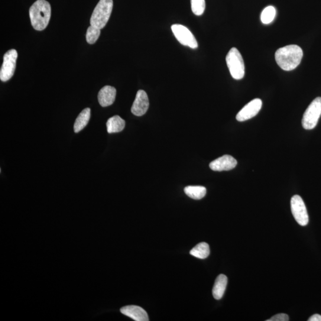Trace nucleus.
<instances>
[{"mask_svg": "<svg viewBox=\"0 0 321 321\" xmlns=\"http://www.w3.org/2000/svg\"><path fill=\"white\" fill-rule=\"evenodd\" d=\"M303 56V50L297 45L279 48L275 54V60L282 69L293 70L299 66Z\"/></svg>", "mask_w": 321, "mask_h": 321, "instance_id": "f257e3e1", "label": "nucleus"}, {"mask_svg": "<svg viewBox=\"0 0 321 321\" xmlns=\"http://www.w3.org/2000/svg\"><path fill=\"white\" fill-rule=\"evenodd\" d=\"M51 8L46 0H37L29 9L31 24L35 30L42 31L47 27L51 18Z\"/></svg>", "mask_w": 321, "mask_h": 321, "instance_id": "f03ea898", "label": "nucleus"}, {"mask_svg": "<svg viewBox=\"0 0 321 321\" xmlns=\"http://www.w3.org/2000/svg\"><path fill=\"white\" fill-rule=\"evenodd\" d=\"M113 8V0H100L90 18V25L100 29L104 28L111 16Z\"/></svg>", "mask_w": 321, "mask_h": 321, "instance_id": "7ed1b4c3", "label": "nucleus"}, {"mask_svg": "<svg viewBox=\"0 0 321 321\" xmlns=\"http://www.w3.org/2000/svg\"><path fill=\"white\" fill-rule=\"evenodd\" d=\"M226 63L233 78L236 80L243 78L245 73L244 61L241 53L236 48H232L229 51L226 56Z\"/></svg>", "mask_w": 321, "mask_h": 321, "instance_id": "20e7f679", "label": "nucleus"}, {"mask_svg": "<svg viewBox=\"0 0 321 321\" xmlns=\"http://www.w3.org/2000/svg\"><path fill=\"white\" fill-rule=\"evenodd\" d=\"M321 116V97L314 99L304 112L302 119L304 129L312 130L316 127Z\"/></svg>", "mask_w": 321, "mask_h": 321, "instance_id": "39448f33", "label": "nucleus"}, {"mask_svg": "<svg viewBox=\"0 0 321 321\" xmlns=\"http://www.w3.org/2000/svg\"><path fill=\"white\" fill-rule=\"evenodd\" d=\"M18 57V52L15 49L9 50L4 55L0 70V79L3 82H7L14 75Z\"/></svg>", "mask_w": 321, "mask_h": 321, "instance_id": "423d86ee", "label": "nucleus"}, {"mask_svg": "<svg viewBox=\"0 0 321 321\" xmlns=\"http://www.w3.org/2000/svg\"><path fill=\"white\" fill-rule=\"evenodd\" d=\"M171 30L175 37L181 44L192 49H196L198 47L195 37L189 29L184 26L180 24L173 25L171 26Z\"/></svg>", "mask_w": 321, "mask_h": 321, "instance_id": "0eeeda50", "label": "nucleus"}, {"mask_svg": "<svg viewBox=\"0 0 321 321\" xmlns=\"http://www.w3.org/2000/svg\"><path fill=\"white\" fill-rule=\"evenodd\" d=\"M291 209L296 221L301 226H305L309 223L306 207L303 200L299 195H294L291 199Z\"/></svg>", "mask_w": 321, "mask_h": 321, "instance_id": "6e6552de", "label": "nucleus"}, {"mask_svg": "<svg viewBox=\"0 0 321 321\" xmlns=\"http://www.w3.org/2000/svg\"><path fill=\"white\" fill-rule=\"evenodd\" d=\"M262 105L261 99L257 98L251 100L240 111L236 116L237 121L245 122L254 118L260 111Z\"/></svg>", "mask_w": 321, "mask_h": 321, "instance_id": "1a4fd4ad", "label": "nucleus"}, {"mask_svg": "<svg viewBox=\"0 0 321 321\" xmlns=\"http://www.w3.org/2000/svg\"><path fill=\"white\" fill-rule=\"evenodd\" d=\"M150 102L147 93L144 90H138L133 103L131 112L135 116H142L147 112Z\"/></svg>", "mask_w": 321, "mask_h": 321, "instance_id": "9d476101", "label": "nucleus"}, {"mask_svg": "<svg viewBox=\"0 0 321 321\" xmlns=\"http://www.w3.org/2000/svg\"><path fill=\"white\" fill-rule=\"evenodd\" d=\"M238 164L236 159L231 155H225L211 162L210 169L215 171H229L233 169Z\"/></svg>", "mask_w": 321, "mask_h": 321, "instance_id": "9b49d317", "label": "nucleus"}, {"mask_svg": "<svg viewBox=\"0 0 321 321\" xmlns=\"http://www.w3.org/2000/svg\"><path fill=\"white\" fill-rule=\"evenodd\" d=\"M122 314L136 321H148L149 317L146 311L140 306H126L121 308Z\"/></svg>", "mask_w": 321, "mask_h": 321, "instance_id": "f8f14e48", "label": "nucleus"}, {"mask_svg": "<svg viewBox=\"0 0 321 321\" xmlns=\"http://www.w3.org/2000/svg\"><path fill=\"white\" fill-rule=\"evenodd\" d=\"M116 89L111 86H105L99 90L98 99L99 104L106 107L114 103L116 96Z\"/></svg>", "mask_w": 321, "mask_h": 321, "instance_id": "ddd939ff", "label": "nucleus"}, {"mask_svg": "<svg viewBox=\"0 0 321 321\" xmlns=\"http://www.w3.org/2000/svg\"><path fill=\"white\" fill-rule=\"evenodd\" d=\"M228 281V277L225 275L220 274L217 277L212 288V295L216 299H222L225 293Z\"/></svg>", "mask_w": 321, "mask_h": 321, "instance_id": "4468645a", "label": "nucleus"}, {"mask_svg": "<svg viewBox=\"0 0 321 321\" xmlns=\"http://www.w3.org/2000/svg\"><path fill=\"white\" fill-rule=\"evenodd\" d=\"M125 125V121L121 117L113 116L106 122L107 132L109 134L121 132L124 129Z\"/></svg>", "mask_w": 321, "mask_h": 321, "instance_id": "2eb2a0df", "label": "nucleus"}, {"mask_svg": "<svg viewBox=\"0 0 321 321\" xmlns=\"http://www.w3.org/2000/svg\"><path fill=\"white\" fill-rule=\"evenodd\" d=\"M90 118V109L86 108L81 112L76 120L74 125V131L79 133L88 124Z\"/></svg>", "mask_w": 321, "mask_h": 321, "instance_id": "dca6fc26", "label": "nucleus"}, {"mask_svg": "<svg viewBox=\"0 0 321 321\" xmlns=\"http://www.w3.org/2000/svg\"><path fill=\"white\" fill-rule=\"evenodd\" d=\"M184 192L190 198L199 200L202 199L205 196L206 189L203 186H189L184 188Z\"/></svg>", "mask_w": 321, "mask_h": 321, "instance_id": "f3484780", "label": "nucleus"}, {"mask_svg": "<svg viewBox=\"0 0 321 321\" xmlns=\"http://www.w3.org/2000/svg\"><path fill=\"white\" fill-rule=\"evenodd\" d=\"M190 254L197 258L205 259L210 254L209 246L205 242L200 243L191 250Z\"/></svg>", "mask_w": 321, "mask_h": 321, "instance_id": "a211bd4d", "label": "nucleus"}, {"mask_svg": "<svg viewBox=\"0 0 321 321\" xmlns=\"http://www.w3.org/2000/svg\"><path fill=\"white\" fill-rule=\"evenodd\" d=\"M275 16H276V9L273 6H268L262 12L261 22L265 25L270 24L274 20Z\"/></svg>", "mask_w": 321, "mask_h": 321, "instance_id": "6ab92c4d", "label": "nucleus"}, {"mask_svg": "<svg viewBox=\"0 0 321 321\" xmlns=\"http://www.w3.org/2000/svg\"><path fill=\"white\" fill-rule=\"evenodd\" d=\"M100 29L90 25L87 29L86 39L87 43L89 44H95L99 37Z\"/></svg>", "mask_w": 321, "mask_h": 321, "instance_id": "aec40b11", "label": "nucleus"}, {"mask_svg": "<svg viewBox=\"0 0 321 321\" xmlns=\"http://www.w3.org/2000/svg\"><path fill=\"white\" fill-rule=\"evenodd\" d=\"M191 8L194 15H202L205 10V0H191Z\"/></svg>", "mask_w": 321, "mask_h": 321, "instance_id": "412c9836", "label": "nucleus"}, {"mask_svg": "<svg viewBox=\"0 0 321 321\" xmlns=\"http://www.w3.org/2000/svg\"><path fill=\"white\" fill-rule=\"evenodd\" d=\"M289 320V317L287 314L279 313L274 316L271 317L270 319L267 321H288Z\"/></svg>", "mask_w": 321, "mask_h": 321, "instance_id": "4be33fe9", "label": "nucleus"}, {"mask_svg": "<svg viewBox=\"0 0 321 321\" xmlns=\"http://www.w3.org/2000/svg\"><path fill=\"white\" fill-rule=\"evenodd\" d=\"M309 321H321V315L319 314H314L308 319Z\"/></svg>", "mask_w": 321, "mask_h": 321, "instance_id": "5701e85b", "label": "nucleus"}]
</instances>
